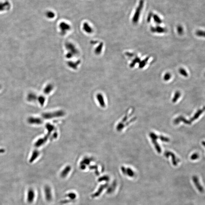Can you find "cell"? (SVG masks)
<instances>
[{
	"instance_id": "6da1fadb",
	"label": "cell",
	"mask_w": 205,
	"mask_h": 205,
	"mask_svg": "<svg viewBox=\"0 0 205 205\" xmlns=\"http://www.w3.org/2000/svg\"><path fill=\"white\" fill-rule=\"evenodd\" d=\"M65 113L62 110H60L53 112H46L42 114V117L44 119H49L59 117L64 115Z\"/></svg>"
},
{
	"instance_id": "7a4b0ae2",
	"label": "cell",
	"mask_w": 205,
	"mask_h": 205,
	"mask_svg": "<svg viewBox=\"0 0 205 205\" xmlns=\"http://www.w3.org/2000/svg\"><path fill=\"white\" fill-rule=\"evenodd\" d=\"M149 136L152 139V142L155 146V148L156 149V151L159 153H160L161 152V149L156 141V139H159L160 140H162V136H158L154 133L151 132L150 133Z\"/></svg>"
},
{
	"instance_id": "3957f363",
	"label": "cell",
	"mask_w": 205,
	"mask_h": 205,
	"mask_svg": "<svg viewBox=\"0 0 205 205\" xmlns=\"http://www.w3.org/2000/svg\"><path fill=\"white\" fill-rule=\"evenodd\" d=\"M44 193L45 199L48 202L51 201L53 197L51 187L49 185H46L44 188Z\"/></svg>"
},
{
	"instance_id": "277c9868",
	"label": "cell",
	"mask_w": 205,
	"mask_h": 205,
	"mask_svg": "<svg viewBox=\"0 0 205 205\" xmlns=\"http://www.w3.org/2000/svg\"><path fill=\"white\" fill-rule=\"evenodd\" d=\"M27 122L30 124L40 125L43 123V120L39 118L30 117L27 119Z\"/></svg>"
},
{
	"instance_id": "5b68a950",
	"label": "cell",
	"mask_w": 205,
	"mask_h": 205,
	"mask_svg": "<svg viewBox=\"0 0 205 205\" xmlns=\"http://www.w3.org/2000/svg\"><path fill=\"white\" fill-rule=\"evenodd\" d=\"M35 197V194L34 190L30 189L28 191L27 194V201L30 203H32L34 201Z\"/></svg>"
},
{
	"instance_id": "8992f818",
	"label": "cell",
	"mask_w": 205,
	"mask_h": 205,
	"mask_svg": "<svg viewBox=\"0 0 205 205\" xmlns=\"http://www.w3.org/2000/svg\"><path fill=\"white\" fill-rule=\"evenodd\" d=\"M71 170V166L69 165L66 166L60 173V177L62 178H65V177H67L70 173Z\"/></svg>"
},
{
	"instance_id": "52a82bcc",
	"label": "cell",
	"mask_w": 205,
	"mask_h": 205,
	"mask_svg": "<svg viewBox=\"0 0 205 205\" xmlns=\"http://www.w3.org/2000/svg\"><path fill=\"white\" fill-rule=\"evenodd\" d=\"M48 135H47L46 136H45L43 138H41L39 139L35 142V144H34V146L36 147H39L41 146L42 145H44L45 143L46 142L48 139Z\"/></svg>"
},
{
	"instance_id": "ba28073f",
	"label": "cell",
	"mask_w": 205,
	"mask_h": 205,
	"mask_svg": "<svg viewBox=\"0 0 205 205\" xmlns=\"http://www.w3.org/2000/svg\"><path fill=\"white\" fill-rule=\"evenodd\" d=\"M164 155L167 158H168L170 156H171L173 165L174 166H176L177 165V160L176 159V156H175V155L174 154V153H172V152H170V151H166L164 153Z\"/></svg>"
},
{
	"instance_id": "9c48e42d",
	"label": "cell",
	"mask_w": 205,
	"mask_h": 205,
	"mask_svg": "<svg viewBox=\"0 0 205 205\" xmlns=\"http://www.w3.org/2000/svg\"><path fill=\"white\" fill-rule=\"evenodd\" d=\"M39 151L37 150H33V152H32V155H31V157L29 159V162L30 163H32L34 161L39 155Z\"/></svg>"
},
{
	"instance_id": "30bf717a",
	"label": "cell",
	"mask_w": 205,
	"mask_h": 205,
	"mask_svg": "<svg viewBox=\"0 0 205 205\" xmlns=\"http://www.w3.org/2000/svg\"><path fill=\"white\" fill-rule=\"evenodd\" d=\"M10 7V5L9 2H6L4 3H0V12L4 10H8Z\"/></svg>"
},
{
	"instance_id": "8fae6325",
	"label": "cell",
	"mask_w": 205,
	"mask_h": 205,
	"mask_svg": "<svg viewBox=\"0 0 205 205\" xmlns=\"http://www.w3.org/2000/svg\"><path fill=\"white\" fill-rule=\"evenodd\" d=\"M97 98L101 106L103 108L105 107V103L103 95L101 94H98L97 95Z\"/></svg>"
},
{
	"instance_id": "7c38bea8",
	"label": "cell",
	"mask_w": 205,
	"mask_h": 205,
	"mask_svg": "<svg viewBox=\"0 0 205 205\" xmlns=\"http://www.w3.org/2000/svg\"><path fill=\"white\" fill-rule=\"evenodd\" d=\"M37 96L35 94L33 93H30L28 94L27 97V101L30 102H33L35 101L37 99Z\"/></svg>"
},
{
	"instance_id": "4fadbf2b",
	"label": "cell",
	"mask_w": 205,
	"mask_h": 205,
	"mask_svg": "<svg viewBox=\"0 0 205 205\" xmlns=\"http://www.w3.org/2000/svg\"><path fill=\"white\" fill-rule=\"evenodd\" d=\"M149 57H147L146 59H144V60L140 61V62L139 63V68H142L144 67L149 60Z\"/></svg>"
},
{
	"instance_id": "5bb4252c",
	"label": "cell",
	"mask_w": 205,
	"mask_h": 205,
	"mask_svg": "<svg viewBox=\"0 0 205 205\" xmlns=\"http://www.w3.org/2000/svg\"><path fill=\"white\" fill-rule=\"evenodd\" d=\"M180 96H181V93L179 91H177L176 92L175 94H174V97L172 99V102L173 103H175L176 102L179 98L180 97Z\"/></svg>"
},
{
	"instance_id": "9a60e30c",
	"label": "cell",
	"mask_w": 205,
	"mask_h": 205,
	"mask_svg": "<svg viewBox=\"0 0 205 205\" xmlns=\"http://www.w3.org/2000/svg\"><path fill=\"white\" fill-rule=\"evenodd\" d=\"M140 61H141V60H140V59L139 57H135V58L133 60L132 63L130 64V67L131 68L133 67H135L136 64L139 63V62H140Z\"/></svg>"
},
{
	"instance_id": "2e32d148",
	"label": "cell",
	"mask_w": 205,
	"mask_h": 205,
	"mask_svg": "<svg viewBox=\"0 0 205 205\" xmlns=\"http://www.w3.org/2000/svg\"><path fill=\"white\" fill-rule=\"evenodd\" d=\"M126 175L130 177H132L135 176V173L131 168H126Z\"/></svg>"
},
{
	"instance_id": "e0dca14e",
	"label": "cell",
	"mask_w": 205,
	"mask_h": 205,
	"mask_svg": "<svg viewBox=\"0 0 205 205\" xmlns=\"http://www.w3.org/2000/svg\"><path fill=\"white\" fill-rule=\"evenodd\" d=\"M179 72L183 76L185 77H187L188 76V73L187 72V71L183 68H180L179 69Z\"/></svg>"
},
{
	"instance_id": "ac0fdd59",
	"label": "cell",
	"mask_w": 205,
	"mask_h": 205,
	"mask_svg": "<svg viewBox=\"0 0 205 205\" xmlns=\"http://www.w3.org/2000/svg\"><path fill=\"white\" fill-rule=\"evenodd\" d=\"M38 101L40 105L42 106H43L45 102V99L44 97L42 96H40L37 98Z\"/></svg>"
},
{
	"instance_id": "d6986e66",
	"label": "cell",
	"mask_w": 205,
	"mask_h": 205,
	"mask_svg": "<svg viewBox=\"0 0 205 205\" xmlns=\"http://www.w3.org/2000/svg\"><path fill=\"white\" fill-rule=\"evenodd\" d=\"M196 34L199 37L205 38V31L201 30H197L196 32Z\"/></svg>"
},
{
	"instance_id": "ffe728a7",
	"label": "cell",
	"mask_w": 205,
	"mask_h": 205,
	"mask_svg": "<svg viewBox=\"0 0 205 205\" xmlns=\"http://www.w3.org/2000/svg\"><path fill=\"white\" fill-rule=\"evenodd\" d=\"M155 32H157L158 33H163L166 32V29L160 27H157L155 28Z\"/></svg>"
},
{
	"instance_id": "44dd1931",
	"label": "cell",
	"mask_w": 205,
	"mask_h": 205,
	"mask_svg": "<svg viewBox=\"0 0 205 205\" xmlns=\"http://www.w3.org/2000/svg\"><path fill=\"white\" fill-rule=\"evenodd\" d=\"M52 89H53L52 86L50 85L48 86L45 88L44 90L45 94H49L52 91Z\"/></svg>"
},
{
	"instance_id": "7402d4cb",
	"label": "cell",
	"mask_w": 205,
	"mask_h": 205,
	"mask_svg": "<svg viewBox=\"0 0 205 205\" xmlns=\"http://www.w3.org/2000/svg\"><path fill=\"white\" fill-rule=\"evenodd\" d=\"M68 197H69L71 199H74L76 197V195L74 193L71 192L68 194L67 195Z\"/></svg>"
},
{
	"instance_id": "603a6c76",
	"label": "cell",
	"mask_w": 205,
	"mask_h": 205,
	"mask_svg": "<svg viewBox=\"0 0 205 205\" xmlns=\"http://www.w3.org/2000/svg\"><path fill=\"white\" fill-rule=\"evenodd\" d=\"M171 75L169 73H167L165 74L163 79L165 81H168L171 78Z\"/></svg>"
},
{
	"instance_id": "cb8c5ba5",
	"label": "cell",
	"mask_w": 205,
	"mask_h": 205,
	"mask_svg": "<svg viewBox=\"0 0 205 205\" xmlns=\"http://www.w3.org/2000/svg\"><path fill=\"white\" fill-rule=\"evenodd\" d=\"M46 128L47 130H48V132L50 133L51 131H53L54 130V126L51 125L50 124H47L46 125Z\"/></svg>"
},
{
	"instance_id": "d4e9b609",
	"label": "cell",
	"mask_w": 205,
	"mask_h": 205,
	"mask_svg": "<svg viewBox=\"0 0 205 205\" xmlns=\"http://www.w3.org/2000/svg\"><path fill=\"white\" fill-rule=\"evenodd\" d=\"M109 179V177L108 176H105L100 177L98 180V181L100 182L102 181H108Z\"/></svg>"
},
{
	"instance_id": "484cf974",
	"label": "cell",
	"mask_w": 205,
	"mask_h": 205,
	"mask_svg": "<svg viewBox=\"0 0 205 205\" xmlns=\"http://www.w3.org/2000/svg\"><path fill=\"white\" fill-rule=\"evenodd\" d=\"M90 159H90L86 158L85 159H84L83 161H82L81 163V165H85L86 166V165H89L90 163V161H91Z\"/></svg>"
},
{
	"instance_id": "4316f807",
	"label": "cell",
	"mask_w": 205,
	"mask_h": 205,
	"mask_svg": "<svg viewBox=\"0 0 205 205\" xmlns=\"http://www.w3.org/2000/svg\"><path fill=\"white\" fill-rule=\"evenodd\" d=\"M202 112V110H199L198 112L196 113V114L192 118V120H194L195 119H196L197 118L199 117V116L201 114V113Z\"/></svg>"
},
{
	"instance_id": "83f0119b",
	"label": "cell",
	"mask_w": 205,
	"mask_h": 205,
	"mask_svg": "<svg viewBox=\"0 0 205 205\" xmlns=\"http://www.w3.org/2000/svg\"><path fill=\"white\" fill-rule=\"evenodd\" d=\"M177 32L179 35H182L183 33V27L181 26H179L177 29Z\"/></svg>"
},
{
	"instance_id": "f1b7e54d",
	"label": "cell",
	"mask_w": 205,
	"mask_h": 205,
	"mask_svg": "<svg viewBox=\"0 0 205 205\" xmlns=\"http://www.w3.org/2000/svg\"><path fill=\"white\" fill-rule=\"evenodd\" d=\"M198 157H199V156H198V154H196V153H195V154H193V155L191 156V159H192V160H194V159L198 158Z\"/></svg>"
},
{
	"instance_id": "f546056e",
	"label": "cell",
	"mask_w": 205,
	"mask_h": 205,
	"mask_svg": "<svg viewBox=\"0 0 205 205\" xmlns=\"http://www.w3.org/2000/svg\"><path fill=\"white\" fill-rule=\"evenodd\" d=\"M121 170L122 171V173L124 175H126V168L124 167H121Z\"/></svg>"
},
{
	"instance_id": "4dcf8cb0",
	"label": "cell",
	"mask_w": 205,
	"mask_h": 205,
	"mask_svg": "<svg viewBox=\"0 0 205 205\" xmlns=\"http://www.w3.org/2000/svg\"><path fill=\"white\" fill-rule=\"evenodd\" d=\"M103 46V44H101L99 46V47L98 48L97 53H100V52L101 51Z\"/></svg>"
},
{
	"instance_id": "1f68e13d",
	"label": "cell",
	"mask_w": 205,
	"mask_h": 205,
	"mask_svg": "<svg viewBox=\"0 0 205 205\" xmlns=\"http://www.w3.org/2000/svg\"><path fill=\"white\" fill-rule=\"evenodd\" d=\"M126 54L127 56L130 57H133L134 56V55H135L134 54L132 53H129V52L126 53Z\"/></svg>"
},
{
	"instance_id": "d6a6232c",
	"label": "cell",
	"mask_w": 205,
	"mask_h": 205,
	"mask_svg": "<svg viewBox=\"0 0 205 205\" xmlns=\"http://www.w3.org/2000/svg\"><path fill=\"white\" fill-rule=\"evenodd\" d=\"M203 144L205 146V142H203Z\"/></svg>"
},
{
	"instance_id": "836d02e7",
	"label": "cell",
	"mask_w": 205,
	"mask_h": 205,
	"mask_svg": "<svg viewBox=\"0 0 205 205\" xmlns=\"http://www.w3.org/2000/svg\"><path fill=\"white\" fill-rule=\"evenodd\" d=\"M1 88H2V86L1 85H0V89H1Z\"/></svg>"
},
{
	"instance_id": "e575fe53",
	"label": "cell",
	"mask_w": 205,
	"mask_h": 205,
	"mask_svg": "<svg viewBox=\"0 0 205 205\" xmlns=\"http://www.w3.org/2000/svg\"></svg>"
}]
</instances>
